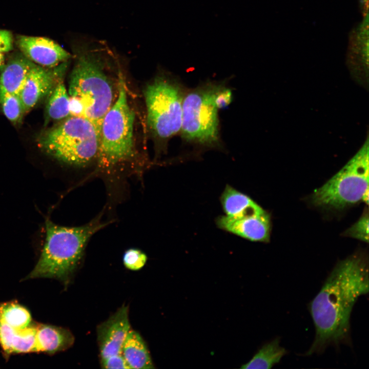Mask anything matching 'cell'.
Instances as JSON below:
<instances>
[{
	"label": "cell",
	"mask_w": 369,
	"mask_h": 369,
	"mask_svg": "<svg viewBox=\"0 0 369 369\" xmlns=\"http://www.w3.org/2000/svg\"><path fill=\"white\" fill-rule=\"evenodd\" d=\"M148 259L145 253L137 249L127 250L123 255L125 266L131 271H138L146 264Z\"/></svg>",
	"instance_id": "7402d4cb"
},
{
	"label": "cell",
	"mask_w": 369,
	"mask_h": 369,
	"mask_svg": "<svg viewBox=\"0 0 369 369\" xmlns=\"http://www.w3.org/2000/svg\"><path fill=\"white\" fill-rule=\"evenodd\" d=\"M77 53L69 82L70 116L90 120L100 136L103 118L115 101L113 83L94 50L81 47Z\"/></svg>",
	"instance_id": "7a4b0ae2"
},
{
	"label": "cell",
	"mask_w": 369,
	"mask_h": 369,
	"mask_svg": "<svg viewBox=\"0 0 369 369\" xmlns=\"http://www.w3.org/2000/svg\"><path fill=\"white\" fill-rule=\"evenodd\" d=\"M100 136L88 119L71 116L44 137L42 147L58 160L83 167L97 158Z\"/></svg>",
	"instance_id": "5b68a950"
},
{
	"label": "cell",
	"mask_w": 369,
	"mask_h": 369,
	"mask_svg": "<svg viewBox=\"0 0 369 369\" xmlns=\"http://www.w3.org/2000/svg\"><path fill=\"white\" fill-rule=\"evenodd\" d=\"M345 235L364 242L368 241V214L365 213L360 219L344 233Z\"/></svg>",
	"instance_id": "603a6c76"
},
{
	"label": "cell",
	"mask_w": 369,
	"mask_h": 369,
	"mask_svg": "<svg viewBox=\"0 0 369 369\" xmlns=\"http://www.w3.org/2000/svg\"><path fill=\"white\" fill-rule=\"evenodd\" d=\"M368 267L364 255L338 262L310 303L314 340L304 356L320 354L329 346L351 344L350 317L358 298L368 293Z\"/></svg>",
	"instance_id": "6da1fadb"
},
{
	"label": "cell",
	"mask_w": 369,
	"mask_h": 369,
	"mask_svg": "<svg viewBox=\"0 0 369 369\" xmlns=\"http://www.w3.org/2000/svg\"><path fill=\"white\" fill-rule=\"evenodd\" d=\"M74 342V336L68 329L51 324L38 323L37 353L53 355L69 348Z\"/></svg>",
	"instance_id": "5bb4252c"
},
{
	"label": "cell",
	"mask_w": 369,
	"mask_h": 369,
	"mask_svg": "<svg viewBox=\"0 0 369 369\" xmlns=\"http://www.w3.org/2000/svg\"><path fill=\"white\" fill-rule=\"evenodd\" d=\"M0 321L14 328L26 327L33 322L29 311L16 301L0 304Z\"/></svg>",
	"instance_id": "d6986e66"
},
{
	"label": "cell",
	"mask_w": 369,
	"mask_h": 369,
	"mask_svg": "<svg viewBox=\"0 0 369 369\" xmlns=\"http://www.w3.org/2000/svg\"><path fill=\"white\" fill-rule=\"evenodd\" d=\"M12 37L7 30H0V70L5 66L4 53L12 49Z\"/></svg>",
	"instance_id": "cb8c5ba5"
},
{
	"label": "cell",
	"mask_w": 369,
	"mask_h": 369,
	"mask_svg": "<svg viewBox=\"0 0 369 369\" xmlns=\"http://www.w3.org/2000/svg\"><path fill=\"white\" fill-rule=\"evenodd\" d=\"M67 61L61 63L52 70L36 64L33 67L19 94L25 112L52 92L59 83L57 82L62 78L67 67Z\"/></svg>",
	"instance_id": "9c48e42d"
},
{
	"label": "cell",
	"mask_w": 369,
	"mask_h": 369,
	"mask_svg": "<svg viewBox=\"0 0 369 369\" xmlns=\"http://www.w3.org/2000/svg\"><path fill=\"white\" fill-rule=\"evenodd\" d=\"M118 93L103 118L97 159L103 167L129 162L135 156V113L129 103L125 83L120 77Z\"/></svg>",
	"instance_id": "277c9868"
},
{
	"label": "cell",
	"mask_w": 369,
	"mask_h": 369,
	"mask_svg": "<svg viewBox=\"0 0 369 369\" xmlns=\"http://www.w3.org/2000/svg\"><path fill=\"white\" fill-rule=\"evenodd\" d=\"M219 87L208 84L185 94L180 130L185 140L209 148L219 145L218 109L214 102Z\"/></svg>",
	"instance_id": "ba28073f"
},
{
	"label": "cell",
	"mask_w": 369,
	"mask_h": 369,
	"mask_svg": "<svg viewBox=\"0 0 369 369\" xmlns=\"http://www.w3.org/2000/svg\"><path fill=\"white\" fill-rule=\"evenodd\" d=\"M38 323L24 328L12 327L0 321V345L5 356L12 354L37 353Z\"/></svg>",
	"instance_id": "4fadbf2b"
},
{
	"label": "cell",
	"mask_w": 369,
	"mask_h": 369,
	"mask_svg": "<svg viewBox=\"0 0 369 369\" xmlns=\"http://www.w3.org/2000/svg\"><path fill=\"white\" fill-rule=\"evenodd\" d=\"M107 224L98 217L78 227L61 226L47 220L40 256L25 279L54 278L66 285L82 259L88 241Z\"/></svg>",
	"instance_id": "3957f363"
},
{
	"label": "cell",
	"mask_w": 369,
	"mask_h": 369,
	"mask_svg": "<svg viewBox=\"0 0 369 369\" xmlns=\"http://www.w3.org/2000/svg\"><path fill=\"white\" fill-rule=\"evenodd\" d=\"M225 216L240 218L259 213L264 209L249 196L227 184L220 197Z\"/></svg>",
	"instance_id": "2e32d148"
},
{
	"label": "cell",
	"mask_w": 369,
	"mask_h": 369,
	"mask_svg": "<svg viewBox=\"0 0 369 369\" xmlns=\"http://www.w3.org/2000/svg\"><path fill=\"white\" fill-rule=\"evenodd\" d=\"M130 330L129 308L124 305L97 326L100 359L121 353L123 343Z\"/></svg>",
	"instance_id": "30bf717a"
},
{
	"label": "cell",
	"mask_w": 369,
	"mask_h": 369,
	"mask_svg": "<svg viewBox=\"0 0 369 369\" xmlns=\"http://www.w3.org/2000/svg\"><path fill=\"white\" fill-rule=\"evenodd\" d=\"M47 112L49 117L54 120L70 115L69 96L63 83H59L50 93Z\"/></svg>",
	"instance_id": "ffe728a7"
},
{
	"label": "cell",
	"mask_w": 369,
	"mask_h": 369,
	"mask_svg": "<svg viewBox=\"0 0 369 369\" xmlns=\"http://www.w3.org/2000/svg\"><path fill=\"white\" fill-rule=\"evenodd\" d=\"M104 368H130L121 353L101 359Z\"/></svg>",
	"instance_id": "d4e9b609"
},
{
	"label": "cell",
	"mask_w": 369,
	"mask_h": 369,
	"mask_svg": "<svg viewBox=\"0 0 369 369\" xmlns=\"http://www.w3.org/2000/svg\"><path fill=\"white\" fill-rule=\"evenodd\" d=\"M17 44L26 57L44 68H53L71 57L59 45L46 37L20 35Z\"/></svg>",
	"instance_id": "7c38bea8"
},
{
	"label": "cell",
	"mask_w": 369,
	"mask_h": 369,
	"mask_svg": "<svg viewBox=\"0 0 369 369\" xmlns=\"http://www.w3.org/2000/svg\"><path fill=\"white\" fill-rule=\"evenodd\" d=\"M149 127L159 139L166 140L180 132L185 95L180 83L168 75H159L144 91Z\"/></svg>",
	"instance_id": "8992f818"
},
{
	"label": "cell",
	"mask_w": 369,
	"mask_h": 369,
	"mask_svg": "<svg viewBox=\"0 0 369 369\" xmlns=\"http://www.w3.org/2000/svg\"><path fill=\"white\" fill-rule=\"evenodd\" d=\"M121 354L130 368H154L147 344L141 335L130 330L124 341Z\"/></svg>",
	"instance_id": "e0dca14e"
},
{
	"label": "cell",
	"mask_w": 369,
	"mask_h": 369,
	"mask_svg": "<svg viewBox=\"0 0 369 369\" xmlns=\"http://www.w3.org/2000/svg\"><path fill=\"white\" fill-rule=\"evenodd\" d=\"M368 189L363 194L361 200L365 202L367 205L368 203Z\"/></svg>",
	"instance_id": "4316f807"
},
{
	"label": "cell",
	"mask_w": 369,
	"mask_h": 369,
	"mask_svg": "<svg viewBox=\"0 0 369 369\" xmlns=\"http://www.w3.org/2000/svg\"><path fill=\"white\" fill-rule=\"evenodd\" d=\"M280 339L276 338L265 344L254 355L247 363L241 366V368H272L280 362L281 358L286 354L285 349L280 345Z\"/></svg>",
	"instance_id": "ac0fdd59"
},
{
	"label": "cell",
	"mask_w": 369,
	"mask_h": 369,
	"mask_svg": "<svg viewBox=\"0 0 369 369\" xmlns=\"http://www.w3.org/2000/svg\"><path fill=\"white\" fill-rule=\"evenodd\" d=\"M368 144L326 183L315 190L311 197L316 206L342 209L361 200L368 189Z\"/></svg>",
	"instance_id": "52a82bcc"
},
{
	"label": "cell",
	"mask_w": 369,
	"mask_h": 369,
	"mask_svg": "<svg viewBox=\"0 0 369 369\" xmlns=\"http://www.w3.org/2000/svg\"><path fill=\"white\" fill-rule=\"evenodd\" d=\"M217 227L221 230L252 241L268 242L270 238V215L265 210L252 215L232 218H217Z\"/></svg>",
	"instance_id": "8fae6325"
},
{
	"label": "cell",
	"mask_w": 369,
	"mask_h": 369,
	"mask_svg": "<svg viewBox=\"0 0 369 369\" xmlns=\"http://www.w3.org/2000/svg\"><path fill=\"white\" fill-rule=\"evenodd\" d=\"M232 95L231 91L229 89L220 86L216 92L214 100L218 109L228 106L232 101Z\"/></svg>",
	"instance_id": "484cf974"
},
{
	"label": "cell",
	"mask_w": 369,
	"mask_h": 369,
	"mask_svg": "<svg viewBox=\"0 0 369 369\" xmlns=\"http://www.w3.org/2000/svg\"><path fill=\"white\" fill-rule=\"evenodd\" d=\"M36 64L25 56H17L5 65L0 75V91L19 95Z\"/></svg>",
	"instance_id": "9a60e30c"
},
{
	"label": "cell",
	"mask_w": 369,
	"mask_h": 369,
	"mask_svg": "<svg viewBox=\"0 0 369 369\" xmlns=\"http://www.w3.org/2000/svg\"><path fill=\"white\" fill-rule=\"evenodd\" d=\"M0 104L4 115L13 123L19 122L25 112L19 95L0 91Z\"/></svg>",
	"instance_id": "44dd1931"
}]
</instances>
